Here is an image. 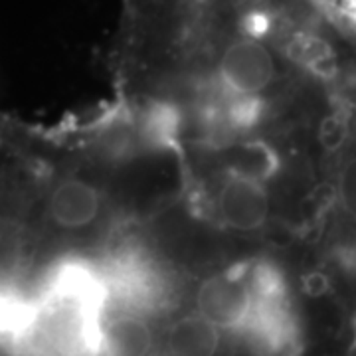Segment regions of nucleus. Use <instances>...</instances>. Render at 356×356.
Returning <instances> with one entry per match:
<instances>
[{"label": "nucleus", "mask_w": 356, "mask_h": 356, "mask_svg": "<svg viewBox=\"0 0 356 356\" xmlns=\"http://www.w3.org/2000/svg\"><path fill=\"white\" fill-rule=\"evenodd\" d=\"M113 149L86 153L70 163L42 166L20 200L22 226L38 248L89 250L111 236L119 210L113 177ZM42 165V163H40Z\"/></svg>", "instance_id": "nucleus-1"}, {"label": "nucleus", "mask_w": 356, "mask_h": 356, "mask_svg": "<svg viewBox=\"0 0 356 356\" xmlns=\"http://www.w3.org/2000/svg\"><path fill=\"white\" fill-rule=\"evenodd\" d=\"M254 261L243 259L204 277L194 293V311L228 332L252 329L259 311Z\"/></svg>", "instance_id": "nucleus-2"}, {"label": "nucleus", "mask_w": 356, "mask_h": 356, "mask_svg": "<svg viewBox=\"0 0 356 356\" xmlns=\"http://www.w3.org/2000/svg\"><path fill=\"white\" fill-rule=\"evenodd\" d=\"M226 332L198 311H192L168 321L159 344L165 356H218L224 348Z\"/></svg>", "instance_id": "nucleus-3"}, {"label": "nucleus", "mask_w": 356, "mask_h": 356, "mask_svg": "<svg viewBox=\"0 0 356 356\" xmlns=\"http://www.w3.org/2000/svg\"><path fill=\"white\" fill-rule=\"evenodd\" d=\"M99 334L105 356H151L156 343L149 321L133 311L105 318Z\"/></svg>", "instance_id": "nucleus-4"}]
</instances>
